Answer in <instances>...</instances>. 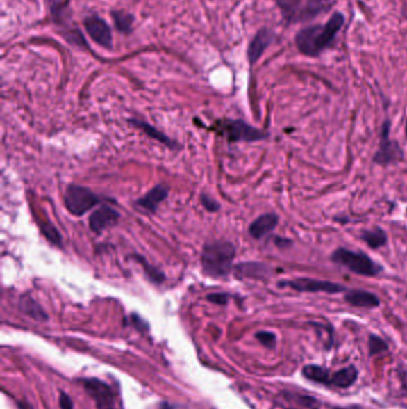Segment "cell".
<instances>
[{"instance_id":"cell-24","label":"cell","mask_w":407,"mask_h":409,"mask_svg":"<svg viewBox=\"0 0 407 409\" xmlns=\"http://www.w3.org/2000/svg\"><path fill=\"white\" fill-rule=\"evenodd\" d=\"M40 227H41L42 234L46 236V239H47L48 241H51V243L61 247L63 237H61V234H60V232L58 231L56 226L53 225L51 223H42V224H40Z\"/></svg>"},{"instance_id":"cell-11","label":"cell","mask_w":407,"mask_h":409,"mask_svg":"<svg viewBox=\"0 0 407 409\" xmlns=\"http://www.w3.org/2000/svg\"><path fill=\"white\" fill-rule=\"evenodd\" d=\"M84 24H85L88 34L94 42H97L99 46L104 48L113 47V34L104 19L98 16H90L86 18Z\"/></svg>"},{"instance_id":"cell-12","label":"cell","mask_w":407,"mask_h":409,"mask_svg":"<svg viewBox=\"0 0 407 409\" xmlns=\"http://www.w3.org/2000/svg\"><path fill=\"white\" fill-rule=\"evenodd\" d=\"M169 192H170V189L169 187H166L165 184H158L149 192L146 193L144 196H141L140 199H138L134 202V206L136 209H141L144 212L156 214L159 205L163 201H165L166 198L169 196Z\"/></svg>"},{"instance_id":"cell-21","label":"cell","mask_w":407,"mask_h":409,"mask_svg":"<svg viewBox=\"0 0 407 409\" xmlns=\"http://www.w3.org/2000/svg\"><path fill=\"white\" fill-rule=\"evenodd\" d=\"M19 307H21L22 312L31 317V319H34L35 321L48 320L47 314L44 312L41 305L35 302L34 299L31 298L30 296L22 297L21 300H19Z\"/></svg>"},{"instance_id":"cell-23","label":"cell","mask_w":407,"mask_h":409,"mask_svg":"<svg viewBox=\"0 0 407 409\" xmlns=\"http://www.w3.org/2000/svg\"><path fill=\"white\" fill-rule=\"evenodd\" d=\"M113 17H114L115 26L121 33L128 34L132 31L133 22H134L132 15L124 11H117L113 13Z\"/></svg>"},{"instance_id":"cell-14","label":"cell","mask_w":407,"mask_h":409,"mask_svg":"<svg viewBox=\"0 0 407 409\" xmlns=\"http://www.w3.org/2000/svg\"><path fill=\"white\" fill-rule=\"evenodd\" d=\"M280 218L276 214H264L251 223L249 234L255 239H262L275 230Z\"/></svg>"},{"instance_id":"cell-17","label":"cell","mask_w":407,"mask_h":409,"mask_svg":"<svg viewBox=\"0 0 407 409\" xmlns=\"http://www.w3.org/2000/svg\"><path fill=\"white\" fill-rule=\"evenodd\" d=\"M129 124L133 125L134 127L139 128V129H141L144 134H147L149 138H152L154 141H159V143L164 144V145L167 146V147H170V149H174V147L177 146L174 144V141H171L169 136L164 134V133L160 132L158 128L154 127L152 125L147 124V122H144V121H140V120L138 119L129 120Z\"/></svg>"},{"instance_id":"cell-25","label":"cell","mask_w":407,"mask_h":409,"mask_svg":"<svg viewBox=\"0 0 407 409\" xmlns=\"http://www.w3.org/2000/svg\"><path fill=\"white\" fill-rule=\"evenodd\" d=\"M368 345H369L370 355L385 353L388 351V345H387L386 341L380 337H376V335H370Z\"/></svg>"},{"instance_id":"cell-29","label":"cell","mask_w":407,"mask_h":409,"mask_svg":"<svg viewBox=\"0 0 407 409\" xmlns=\"http://www.w3.org/2000/svg\"><path fill=\"white\" fill-rule=\"evenodd\" d=\"M59 403L61 409H73L72 400L65 392L60 394Z\"/></svg>"},{"instance_id":"cell-8","label":"cell","mask_w":407,"mask_h":409,"mask_svg":"<svg viewBox=\"0 0 407 409\" xmlns=\"http://www.w3.org/2000/svg\"><path fill=\"white\" fill-rule=\"evenodd\" d=\"M281 287H290L297 292H308V294H337L347 292L345 286L327 280H318L313 278H297L293 280H285L279 284Z\"/></svg>"},{"instance_id":"cell-3","label":"cell","mask_w":407,"mask_h":409,"mask_svg":"<svg viewBox=\"0 0 407 409\" xmlns=\"http://www.w3.org/2000/svg\"><path fill=\"white\" fill-rule=\"evenodd\" d=\"M289 23L310 21L330 9L333 0H275Z\"/></svg>"},{"instance_id":"cell-20","label":"cell","mask_w":407,"mask_h":409,"mask_svg":"<svg viewBox=\"0 0 407 409\" xmlns=\"http://www.w3.org/2000/svg\"><path fill=\"white\" fill-rule=\"evenodd\" d=\"M302 375L314 383L331 385V374L325 367H319V365H307L304 367Z\"/></svg>"},{"instance_id":"cell-31","label":"cell","mask_w":407,"mask_h":409,"mask_svg":"<svg viewBox=\"0 0 407 409\" xmlns=\"http://www.w3.org/2000/svg\"><path fill=\"white\" fill-rule=\"evenodd\" d=\"M405 134H406V136H407V119H406V125H405Z\"/></svg>"},{"instance_id":"cell-18","label":"cell","mask_w":407,"mask_h":409,"mask_svg":"<svg viewBox=\"0 0 407 409\" xmlns=\"http://www.w3.org/2000/svg\"><path fill=\"white\" fill-rule=\"evenodd\" d=\"M360 239L372 249H380L386 247L388 236L381 227H374L369 230H363L360 234Z\"/></svg>"},{"instance_id":"cell-4","label":"cell","mask_w":407,"mask_h":409,"mask_svg":"<svg viewBox=\"0 0 407 409\" xmlns=\"http://www.w3.org/2000/svg\"><path fill=\"white\" fill-rule=\"evenodd\" d=\"M332 262L343 266L350 272L362 277H376L382 272V267L365 252H354L348 248H337L332 252Z\"/></svg>"},{"instance_id":"cell-13","label":"cell","mask_w":407,"mask_h":409,"mask_svg":"<svg viewBox=\"0 0 407 409\" xmlns=\"http://www.w3.org/2000/svg\"><path fill=\"white\" fill-rule=\"evenodd\" d=\"M234 274L239 279H258L263 280L272 277V271L263 262H242L234 267Z\"/></svg>"},{"instance_id":"cell-26","label":"cell","mask_w":407,"mask_h":409,"mask_svg":"<svg viewBox=\"0 0 407 409\" xmlns=\"http://www.w3.org/2000/svg\"><path fill=\"white\" fill-rule=\"evenodd\" d=\"M256 339L267 348H274L276 346V335L272 332H258Z\"/></svg>"},{"instance_id":"cell-9","label":"cell","mask_w":407,"mask_h":409,"mask_svg":"<svg viewBox=\"0 0 407 409\" xmlns=\"http://www.w3.org/2000/svg\"><path fill=\"white\" fill-rule=\"evenodd\" d=\"M83 383L88 394L96 402L98 409H115L114 392L108 384L96 378H88Z\"/></svg>"},{"instance_id":"cell-6","label":"cell","mask_w":407,"mask_h":409,"mask_svg":"<svg viewBox=\"0 0 407 409\" xmlns=\"http://www.w3.org/2000/svg\"><path fill=\"white\" fill-rule=\"evenodd\" d=\"M404 151L398 141L390 136V121H383L380 129L378 150L374 154L373 162L378 166H387L403 162Z\"/></svg>"},{"instance_id":"cell-1","label":"cell","mask_w":407,"mask_h":409,"mask_svg":"<svg viewBox=\"0 0 407 409\" xmlns=\"http://www.w3.org/2000/svg\"><path fill=\"white\" fill-rule=\"evenodd\" d=\"M344 21L345 18L343 13H335L324 24L310 26L300 30L295 39L297 49L305 56H318L333 43L335 36L344 26Z\"/></svg>"},{"instance_id":"cell-16","label":"cell","mask_w":407,"mask_h":409,"mask_svg":"<svg viewBox=\"0 0 407 409\" xmlns=\"http://www.w3.org/2000/svg\"><path fill=\"white\" fill-rule=\"evenodd\" d=\"M272 40H274V33L272 30L262 29L258 34L256 35L255 39L252 40L249 51H247L251 64H255L256 61L262 56L264 51L270 46Z\"/></svg>"},{"instance_id":"cell-15","label":"cell","mask_w":407,"mask_h":409,"mask_svg":"<svg viewBox=\"0 0 407 409\" xmlns=\"http://www.w3.org/2000/svg\"><path fill=\"white\" fill-rule=\"evenodd\" d=\"M345 302L352 307L375 309L380 307V299L378 296L365 290H348L344 296Z\"/></svg>"},{"instance_id":"cell-30","label":"cell","mask_w":407,"mask_h":409,"mask_svg":"<svg viewBox=\"0 0 407 409\" xmlns=\"http://www.w3.org/2000/svg\"><path fill=\"white\" fill-rule=\"evenodd\" d=\"M132 321L139 330H147L149 329V326L141 319L140 316L132 315Z\"/></svg>"},{"instance_id":"cell-28","label":"cell","mask_w":407,"mask_h":409,"mask_svg":"<svg viewBox=\"0 0 407 409\" xmlns=\"http://www.w3.org/2000/svg\"><path fill=\"white\" fill-rule=\"evenodd\" d=\"M207 299L209 302L217 304V305H225L229 303V294H222V292L221 294H210L207 296Z\"/></svg>"},{"instance_id":"cell-5","label":"cell","mask_w":407,"mask_h":409,"mask_svg":"<svg viewBox=\"0 0 407 409\" xmlns=\"http://www.w3.org/2000/svg\"><path fill=\"white\" fill-rule=\"evenodd\" d=\"M104 201L103 198L92 192L91 189L78 184H69L65 194V206L69 214L81 217L94 206Z\"/></svg>"},{"instance_id":"cell-27","label":"cell","mask_w":407,"mask_h":409,"mask_svg":"<svg viewBox=\"0 0 407 409\" xmlns=\"http://www.w3.org/2000/svg\"><path fill=\"white\" fill-rule=\"evenodd\" d=\"M201 204L204 205V209L210 214H215L220 209V204L217 200H214L212 196L207 195V194L201 195Z\"/></svg>"},{"instance_id":"cell-22","label":"cell","mask_w":407,"mask_h":409,"mask_svg":"<svg viewBox=\"0 0 407 409\" xmlns=\"http://www.w3.org/2000/svg\"><path fill=\"white\" fill-rule=\"evenodd\" d=\"M133 257L138 261V264H141V267L144 268V274H146V277L149 278V282H154L157 285H159L161 282H164V280H165V274L161 272L160 269H158L156 266L149 264V261L146 260L144 256L134 254Z\"/></svg>"},{"instance_id":"cell-19","label":"cell","mask_w":407,"mask_h":409,"mask_svg":"<svg viewBox=\"0 0 407 409\" xmlns=\"http://www.w3.org/2000/svg\"><path fill=\"white\" fill-rule=\"evenodd\" d=\"M358 376V371L355 367H344L331 375V385L337 388L347 389L355 383Z\"/></svg>"},{"instance_id":"cell-7","label":"cell","mask_w":407,"mask_h":409,"mask_svg":"<svg viewBox=\"0 0 407 409\" xmlns=\"http://www.w3.org/2000/svg\"><path fill=\"white\" fill-rule=\"evenodd\" d=\"M220 131L232 143L264 141L269 136L267 133L247 124L242 120H225L220 122Z\"/></svg>"},{"instance_id":"cell-10","label":"cell","mask_w":407,"mask_h":409,"mask_svg":"<svg viewBox=\"0 0 407 409\" xmlns=\"http://www.w3.org/2000/svg\"><path fill=\"white\" fill-rule=\"evenodd\" d=\"M119 220V214L109 205H103L96 209L89 218L90 230L101 234L109 227L116 225Z\"/></svg>"},{"instance_id":"cell-2","label":"cell","mask_w":407,"mask_h":409,"mask_svg":"<svg viewBox=\"0 0 407 409\" xmlns=\"http://www.w3.org/2000/svg\"><path fill=\"white\" fill-rule=\"evenodd\" d=\"M235 247L227 241H214L204 246L201 264L204 274L212 278L227 277L233 267Z\"/></svg>"}]
</instances>
